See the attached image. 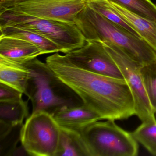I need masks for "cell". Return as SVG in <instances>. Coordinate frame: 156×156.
Instances as JSON below:
<instances>
[{
    "mask_svg": "<svg viewBox=\"0 0 156 156\" xmlns=\"http://www.w3.org/2000/svg\"><path fill=\"white\" fill-rule=\"evenodd\" d=\"M42 55V51L31 43L19 38L0 36V56L15 62L25 64Z\"/></svg>",
    "mask_w": 156,
    "mask_h": 156,
    "instance_id": "obj_10",
    "label": "cell"
},
{
    "mask_svg": "<svg viewBox=\"0 0 156 156\" xmlns=\"http://www.w3.org/2000/svg\"><path fill=\"white\" fill-rule=\"evenodd\" d=\"M45 62L84 105L99 114L102 119H127L135 115L133 96L125 79L81 69L58 53L48 56Z\"/></svg>",
    "mask_w": 156,
    "mask_h": 156,
    "instance_id": "obj_1",
    "label": "cell"
},
{
    "mask_svg": "<svg viewBox=\"0 0 156 156\" xmlns=\"http://www.w3.org/2000/svg\"><path fill=\"white\" fill-rule=\"evenodd\" d=\"M65 55L73 64L81 69L108 77L124 79L118 66L100 41H86L83 47Z\"/></svg>",
    "mask_w": 156,
    "mask_h": 156,
    "instance_id": "obj_8",
    "label": "cell"
},
{
    "mask_svg": "<svg viewBox=\"0 0 156 156\" xmlns=\"http://www.w3.org/2000/svg\"><path fill=\"white\" fill-rule=\"evenodd\" d=\"M30 76V72L25 64L15 62L0 56V83L24 94Z\"/></svg>",
    "mask_w": 156,
    "mask_h": 156,
    "instance_id": "obj_12",
    "label": "cell"
},
{
    "mask_svg": "<svg viewBox=\"0 0 156 156\" xmlns=\"http://www.w3.org/2000/svg\"><path fill=\"white\" fill-rule=\"evenodd\" d=\"M55 156H90V154L80 132L61 127Z\"/></svg>",
    "mask_w": 156,
    "mask_h": 156,
    "instance_id": "obj_15",
    "label": "cell"
},
{
    "mask_svg": "<svg viewBox=\"0 0 156 156\" xmlns=\"http://www.w3.org/2000/svg\"><path fill=\"white\" fill-rule=\"evenodd\" d=\"M23 93L14 87L0 83V102H12L22 99Z\"/></svg>",
    "mask_w": 156,
    "mask_h": 156,
    "instance_id": "obj_21",
    "label": "cell"
},
{
    "mask_svg": "<svg viewBox=\"0 0 156 156\" xmlns=\"http://www.w3.org/2000/svg\"><path fill=\"white\" fill-rule=\"evenodd\" d=\"M24 0H0V10L6 9Z\"/></svg>",
    "mask_w": 156,
    "mask_h": 156,
    "instance_id": "obj_22",
    "label": "cell"
},
{
    "mask_svg": "<svg viewBox=\"0 0 156 156\" xmlns=\"http://www.w3.org/2000/svg\"><path fill=\"white\" fill-rule=\"evenodd\" d=\"M82 1L83 2H85V3H87L88 2L90 1L91 0H82Z\"/></svg>",
    "mask_w": 156,
    "mask_h": 156,
    "instance_id": "obj_23",
    "label": "cell"
},
{
    "mask_svg": "<svg viewBox=\"0 0 156 156\" xmlns=\"http://www.w3.org/2000/svg\"><path fill=\"white\" fill-rule=\"evenodd\" d=\"M86 5L82 0H24L6 9L37 18L75 23L76 18Z\"/></svg>",
    "mask_w": 156,
    "mask_h": 156,
    "instance_id": "obj_9",
    "label": "cell"
},
{
    "mask_svg": "<svg viewBox=\"0 0 156 156\" xmlns=\"http://www.w3.org/2000/svg\"><path fill=\"white\" fill-rule=\"evenodd\" d=\"M110 3L139 36L156 51V22L134 14L115 3Z\"/></svg>",
    "mask_w": 156,
    "mask_h": 156,
    "instance_id": "obj_13",
    "label": "cell"
},
{
    "mask_svg": "<svg viewBox=\"0 0 156 156\" xmlns=\"http://www.w3.org/2000/svg\"><path fill=\"white\" fill-rule=\"evenodd\" d=\"M103 43L118 66L132 93L135 103V115L142 122L156 119L143 82L141 72L143 65L130 58L115 45L108 43Z\"/></svg>",
    "mask_w": 156,
    "mask_h": 156,
    "instance_id": "obj_7",
    "label": "cell"
},
{
    "mask_svg": "<svg viewBox=\"0 0 156 156\" xmlns=\"http://www.w3.org/2000/svg\"><path fill=\"white\" fill-rule=\"evenodd\" d=\"M131 133L149 153L156 156V119L142 122Z\"/></svg>",
    "mask_w": 156,
    "mask_h": 156,
    "instance_id": "obj_19",
    "label": "cell"
},
{
    "mask_svg": "<svg viewBox=\"0 0 156 156\" xmlns=\"http://www.w3.org/2000/svg\"><path fill=\"white\" fill-rule=\"evenodd\" d=\"M114 119L95 121L80 130L90 156H136L137 141Z\"/></svg>",
    "mask_w": 156,
    "mask_h": 156,
    "instance_id": "obj_5",
    "label": "cell"
},
{
    "mask_svg": "<svg viewBox=\"0 0 156 156\" xmlns=\"http://www.w3.org/2000/svg\"><path fill=\"white\" fill-rule=\"evenodd\" d=\"M30 72L24 94L30 100L32 113L53 116L60 110L83 105L77 94L59 79L46 62L37 58L25 63Z\"/></svg>",
    "mask_w": 156,
    "mask_h": 156,
    "instance_id": "obj_3",
    "label": "cell"
},
{
    "mask_svg": "<svg viewBox=\"0 0 156 156\" xmlns=\"http://www.w3.org/2000/svg\"><path fill=\"white\" fill-rule=\"evenodd\" d=\"M129 11L156 22V5L151 0H108Z\"/></svg>",
    "mask_w": 156,
    "mask_h": 156,
    "instance_id": "obj_18",
    "label": "cell"
},
{
    "mask_svg": "<svg viewBox=\"0 0 156 156\" xmlns=\"http://www.w3.org/2000/svg\"><path fill=\"white\" fill-rule=\"evenodd\" d=\"M28 101L23 99L12 102H0V121L12 126L23 125L29 115Z\"/></svg>",
    "mask_w": 156,
    "mask_h": 156,
    "instance_id": "obj_16",
    "label": "cell"
},
{
    "mask_svg": "<svg viewBox=\"0 0 156 156\" xmlns=\"http://www.w3.org/2000/svg\"><path fill=\"white\" fill-rule=\"evenodd\" d=\"M53 116L61 127L79 132L91 123L102 119L99 114L84 104L64 108Z\"/></svg>",
    "mask_w": 156,
    "mask_h": 156,
    "instance_id": "obj_11",
    "label": "cell"
},
{
    "mask_svg": "<svg viewBox=\"0 0 156 156\" xmlns=\"http://www.w3.org/2000/svg\"><path fill=\"white\" fill-rule=\"evenodd\" d=\"M13 26L36 33L56 44L65 54L83 47L85 38L75 23L37 18L10 10H0V26Z\"/></svg>",
    "mask_w": 156,
    "mask_h": 156,
    "instance_id": "obj_4",
    "label": "cell"
},
{
    "mask_svg": "<svg viewBox=\"0 0 156 156\" xmlns=\"http://www.w3.org/2000/svg\"><path fill=\"white\" fill-rule=\"evenodd\" d=\"M75 23L86 41L114 44L143 66L156 63V51L145 40L109 21L87 4L76 18Z\"/></svg>",
    "mask_w": 156,
    "mask_h": 156,
    "instance_id": "obj_2",
    "label": "cell"
},
{
    "mask_svg": "<svg viewBox=\"0 0 156 156\" xmlns=\"http://www.w3.org/2000/svg\"><path fill=\"white\" fill-rule=\"evenodd\" d=\"M87 4L109 21L123 27L133 34L140 37L132 26L118 12L108 0H91L88 2Z\"/></svg>",
    "mask_w": 156,
    "mask_h": 156,
    "instance_id": "obj_17",
    "label": "cell"
},
{
    "mask_svg": "<svg viewBox=\"0 0 156 156\" xmlns=\"http://www.w3.org/2000/svg\"><path fill=\"white\" fill-rule=\"evenodd\" d=\"M0 31L1 35L22 39L35 44L43 54L61 52L56 44L34 32L9 25L0 26Z\"/></svg>",
    "mask_w": 156,
    "mask_h": 156,
    "instance_id": "obj_14",
    "label": "cell"
},
{
    "mask_svg": "<svg viewBox=\"0 0 156 156\" xmlns=\"http://www.w3.org/2000/svg\"><path fill=\"white\" fill-rule=\"evenodd\" d=\"M141 72L149 100L156 114V63L142 66Z\"/></svg>",
    "mask_w": 156,
    "mask_h": 156,
    "instance_id": "obj_20",
    "label": "cell"
},
{
    "mask_svg": "<svg viewBox=\"0 0 156 156\" xmlns=\"http://www.w3.org/2000/svg\"><path fill=\"white\" fill-rule=\"evenodd\" d=\"M61 127L52 115L39 111L32 113L23 125L20 141L29 155L55 156Z\"/></svg>",
    "mask_w": 156,
    "mask_h": 156,
    "instance_id": "obj_6",
    "label": "cell"
}]
</instances>
